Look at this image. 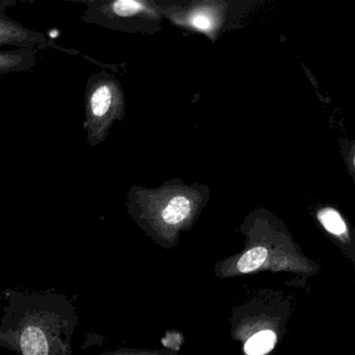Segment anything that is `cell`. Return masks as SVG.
Returning <instances> with one entry per match:
<instances>
[{"label": "cell", "mask_w": 355, "mask_h": 355, "mask_svg": "<svg viewBox=\"0 0 355 355\" xmlns=\"http://www.w3.org/2000/svg\"><path fill=\"white\" fill-rule=\"evenodd\" d=\"M39 63L37 49L0 51V76L31 72Z\"/></svg>", "instance_id": "277c9868"}, {"label": "cell", "mask_w": 355, "mask_h": 355, "mask_svg": "<svg viewBox=\"0 0 355 355\" xmlns=\"http://www.w3.org/2000/svg\"><path fill=\"white\" fill-rule=\"evenodd\" d=\"M0 311V348L16 355H72L80 319L67 295L6 288Z\"/></svg>", "instance_id": "6da1fadb"}, {"label": "cell", "mask_w": 355, "mask_h": 355, "mask_svg": "<svg viewBox=\"0 0 355 355\" xmlns=\"http://www.w3.org/2000/svg\"><path fill=\"white\" fill-rule=\"evenodd\" d=\"M193 26H196L197 28L200 30H209L211 26V20L207 16L205 15H197L193 18L192 20Z\"/></svg>", "instance_id": "9c48e42d"}, {"label": "cell", "mask_w": 355, "mask_h": 355, "mask_svg": "<svg viewBox=\"0 0 355 355\" xmlns=\"http://www.w3.org/2000/svg\"><path fill=\"white\" fill-rule=\"evenodd\" d=\"M17 0H0V46L13 47V49H55L66 51L70 55H76V51L57 46L43 33L30 30L15 21L6 14L9 8L16 7Z\"/></svg>", "instance_id": "3957f363"}, {"label": "cell", "mask_w": 355, "mask_h": 355, "mask_svg": "<svg viewBox=\"0 0 355 355\" xmlns=\"http://www.w3.org/2000/svg\"><path fill=\"white\" fill-rule=\"evenodd\" d=\"M123 112V92L117 80L105 70L91 74L86 84L83 123L89 146L105 142L113 122L121 119Z\"/></svg>", "instance_id": "7a4b0ae2"}, {"label": "cell", "mask_w": 355, "mask_h": 355, "mask_svg": "<svg viewBox=\"0 0 355 355\" xmlns=\"http://www.w3.org/2000/svg\"><path fill=\"white\" fill-rule=\"evenodd\" d=\"M276 334L272 330H263L251 336L245 345V352L248 355H263L275 346Z\"/></svg>", "instance_id": "8992f818"}, {"label": "cell", "mask_w": 355, "mask_h": 355, "mask_svg": "<svg viewBox=\"0 0 355 355\" xmlns=\"http://www.w3.org/2000/svg\"><path fill=\"white\" fill-rule=\"evenodd\" d=\"M268 257L267 249L263 247H255L251 250L247 251L238 263L239 271L242 273L254 271L259 269Z\"/></svg>", "instance_id": "52a82bcc"}, {"label": "cell", "mask_w": 355, "mask_h": 355, "mask_svg": "<svg viewBox=\"0 0 355 355\" xmlns=\"http://www.w3.org/2000/svg\"><path fill=\"white\" fill-rule=\"evenodd\" d=\"M191 211V203L184 196H176L168 202L164 209L162 217L164 221L170 225H175L184 221Z\"/></svg>", "instance_id": "5b68a950"}, {"label": "cell", "mask_w": 355, "mask_h": 355, "mask_svg": "<svg viewBox=\"0 0 355 355\" xmlns=\"http://www.w3.org/2000/svg\"><path fill=\"white\" fill-rule=\"evenodd\" d=\"M319 219L324 227L331 234L340 236L346 232V224L343 221L340 214L334 209H325L320 211Z\"/></svg>", "instance_id": "ba28073f"}]
</instances>
